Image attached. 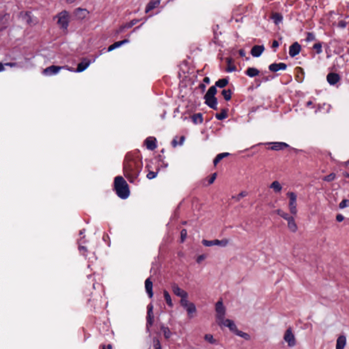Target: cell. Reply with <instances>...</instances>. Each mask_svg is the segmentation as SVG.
<instances>
[{
  "instance_id": "45",
  "label": "cell",
  "mask_w": 349,
  "mask_h": 349,
  "mask_svg": "<svg viewBox=\"0 0 349 349\" xmlns=\"http://www.w3.org/2000/svg\"><path fill=\"white\" fill-rule=\"evenodd\" d=\"M344 219H345V218H344L341 214H338V215L336 216V220L339 222H342L344 220Z\"/></svg>"
},
{
  "instance_id": "6",
  "label": "cell",
  "mask_w": 349,
  "mask_h": 349,
  "mask_svg": "<svg viewBox=\"0 0 349 349\" xmlns=\"http://www.w3.org/2000/svg\"><path fill=\"white\" fill-rule=\"evenodd\" d=\"M180 303L181 305L186 310L189 317H194L196 313V308L195 304L192 302H190V301L187 300V299H181Z\"/></svg>"
},
{
  "instance_id": "46",
  "label": "cell",
  "mask_w": 349,
  "mask_h": 349,
  "mask_svg": "<svg viewBox=\"0 0 349 349\" xmlns=\"http://www.w3.org/2000/svg\"><path fill=\"white\" fill-rule=\"evenodd\" d=\"M273 18L274 19H275V21L276 22H278V21H281V20H282V16L280 15V14H276L275 16H273Z\"/></svg>"
},
{
  "instance_id": "40",
  "label": "cell",
  "mask_w": 349,
  "mask_h": 349,
  "mask_svg": "<svg viewBox=\"0 0 349 349\" xmlns=\"http://www.w3.org/2000/svg\"><path fill=\"white\" fill-rule=\"evenodd\" d=\"M154 346L155 349H162L160 342L158 339H157L156 338L154 339Z\"/></svg>"
},
{
  "instance_id": "18",
  "label": "cell",
  "mask_w": 349,
  "mask_h": 349,
  "mask_svg": "<svg viewBox=\"0 0 349 349\" xmlns=\"http://www.w3.org/2000/svg\"><path fill=\"white\" fill-rule=\"evenodd\" d=\"M269 145H270V148H269L275 151L282 150V149H284L286 148V147H288L287 145L283 143H272L269 144Z\"/></svg>"
},
{
  "instance_id": "33",
  "label": "cell",
  "mask_w": 349,
  "mask_h": 349,
  "mask_svg": "<svg viewBox=\"0 0 349 349\" xmlns=\"http://www.w3.org/2000/svg\"><path fill=\"white\" fill-rule=\"evenodd\" d=\"M162 331H163V333L164 334V338L166 339H169L171 337V331L169 330V329L168 327H162Z\"/></svg>"
},
{
  "instance_id": "31",
  "label": "cell",
  "mask_w": 349,
  "mask_h": 349,
  "mask_svg": "<svg viewBox=\"0 0 349 349\" xmlns=\"http://www.w3.org/2000/svg\"><path fill=\"white\" fill-rule=\"evenodd\" d=\"M217 93V89L214 86H212L210 89H209L207 92V94L205 96V98H210V97H214Z\"/></svg>"
},
{
  "instance_id": "24",
  "label": "cell",
  "mask_w": 349,
  "mask_h": 349,
  "mask_svg": "<svg viewBox=\"0 0 349 349\" xmlns=\"http://www.w3.org/2000/svg\"><path fill=\"white\" fill-rule=\"evenodd\" d=\"M286 68V64H273L270 66V70L273 72H278L280 70H284Z\"/></svg>"
},
{
  "instance_id": "47",
  "label": "cell",
  "mask_w": 349,
  "mask_h": 349,
  "mask_svg": "<svg viewBox=\"0 0 349 349\" xmlns=\"http://www.w3.org/2000/svg\"><path fill=\"white\" fill-rule=\"evenodd\" d=\"M278 46V43L276 41H273V47H277Z\"/></svg>"
},
{
  "instance_id": "8",
  "label": "cell",
  "mask_w": 349,
  "mask_h": 349,
  "mask_svg": "<svg viewBox=\"0 0 349 349\" xmlns=\"http://www.w3.org/2000/svg\"><path fill=\"white\" fill-rule=\"evenodd\" d=\"M288 195L289 197V209H290L291 213L293 215L295 216L297 214V195L294 192H289Z\"/></svg>"
},
{
  "instance_id": "35",
  "label": "cell",
  "mask_w": 349,
  "mask_h": 349,
  "mask_svg": "<svg viewBox=\"0 0 349 349\" xmlns=\"http://www.w3.org/2000/svg\"><path fill=\"white\" fill-rule=\"evenodd\" d=\"M228 83V80H226L225 79H220L216 83V86L218 87H224L227 85Z\"/></svg>"
},
{
  "instance_id": "28",
  "label": "cell",
  "mask_w": 349,
  "mask_h": 349,
  "mask_svg": "<svg viewBox=\"0 0 349 349\" xmlns=\"http://www.w3.org/2000/svg\"><path fill=\"white\" fill-rule=\"evenodd\" d=\"M164 300H165V301L167 305L169 306H170V307H172L173 306V301H172V299L171 297V295H169V292L166 290L164 291Z\"/></svg>"
},
{
  "instance_id": "39",
  "label": "cell",
  "mask_w": 349,
  "mask_h": 349,
  "mask_svg": "<svg viewBox=\"0 0 349 349\" xmlns=\"http://www.w3.org/2000/svg\"><path fill=\"white\" fill-rule=\"evenodd\" d=\"M349 206V201L347 199H344V200L341 202L339 205V207L340 209H344L347 207Z\"/></svg>"
},
{
  "instance_id": "36",
  "label": "cell",
  "mask_w": 349,
  "mask_h": 349,
  "mask_svg": "<svg viewBox=\"0 0 349 349\" xmlns=\"http://www.w3.org/2000/svg\"><path fill=\"white\" fill-rule=\"evenodd\" d=\"M226 115H227V112H226L225 109H223V110L220 111V113H217L216 117L218 120H222V119L226 118Z\"/></svg>"
},
{
  "instance_id": "50",
  "label": "cell",
  "mask_w": 349,
  "mask_h": 349,
  "mask_svg": "<svg viewBox=\"0 0 349 349\" xmlns=\"http://www.w3.org/2000/svg\"><path fill=\"white\" fill-rule=\"evenodd\" d=\"M209 79L208 78H205V79H204V81L206 82V83H209Z\"/></svg>"
},
{
  "instance_id": "7",
  "label": "cell",
  "mask_w": 349,
  "mask_h": 349,
  "mask_svg": "<svg viewBox=\"0 0 349 349\" xmlns=\"http://www.w3.org/2000/svg\"><path fill=\"white\" fill-rule=\"evenodd\" d=\"M228 239H223L222 240H218V239H215V240H204L202 241V243L203 246L206 247H211V246H220V247H225L228 244Z\"/></svg>"
},
{
  "instance_id": "32",
  "label": "cell",
  "mask_w": 349,
  "mask_h": 349,
  "mask_svg": "<svg viewBox=\"0 0 349 349\" xmlns=\"http://www.w3.org/2000/svg\"><path fill=\"white\" fill-rule=\"evenodd\" d=\"M246 73L249 76L254 77V76H256L258 75V74H259V71L256 68H248V70H247Z\"/></svg>"
},
{
  "instance_id": "10",
  "label": "cell",
  "mask_w": 349,
  "mask_h": 349,
  "mask_svg": "<svg viewBox=\"0 0 349 349\" xmlns=\"http://www.w3.org/2000/svg\"><path fill=\"white\" fill-rule=\"evenodd\" d=\"M73 14L76 19L82 21L86 19L89 14V11L87 9L83 8H77L74 10Z\"/></svg>"
},
{
  "instance_id": "2",
  "label": "cell",
  "mask_w": 349,
  "mask_h": 349,
  "mask_svg": "<svg viewBox=\"0 0 349 349\" xmlns=\"http://www.w3.org/2000/svg\"><path fill=\"white\" fill-rule=\"evenodd\" d=\"M53 20L56 21L59 28L63 31H66L70 21V14L68 11L62 10L53 16Z\"/></svg>"
},
{
  "instance_id": "26",
  "label": "cell",
  "mask_w": 349,
  "mask_h": 349,
  "mask_svg": "<svg viewBox=\"0 0 349 349\" xmlns=\"http://www.w3.org/2000/svg\"><path fill=\"white\" fill-rule=\"evenodd\" d=\"M228 155H230V154H228V153H222V154H218V155L216 157L215 159H214V160H213V165L215 166H217V164H218L219 163H220V162L224 158H226V157L228 156Z\"/></svg>"
},
{
  "instance_id": "48",
  "label": "cell",
  "mask_w": 349,
  "mask_h": 349,
  "mask_svg": "<svg viewBox=\"0 0 349 349\" xmlns=\"http://www.w3.org/2000/svg\"><path fill=\"white\" fill-rule=\"evenodd\" d=\"M103 349H112V346L111 345H109L107 346V348H106V346H104V348Z\"/></svg>"
},
{
  "instance_id": "21",
  "label": "cell",
  "mask_w": 349,
  "mask_h": 349,
  "mask_svg": "<svg viewBox=\"0 0 349 349\" xmlns=\"http://www.w3.org/2000/svg\"><path fill=\"white\" fill-rule=\"evenodd\" d=\"M205 99V103L207 105L212 108L213 109H216L217 108V105H218V100L215 96L210 97V98H206Z\"/></svg>"
},
{
  "instance_id": "17",
  "label": "cell",
  "mask_w": 349,
  "mask_h": 349,
  "mask_svg": "<svg viewBox=\"0 0 349 349\" xmlns=\"http://www.w3.org/2000/svg\"><path fill=\"white\" fill-rule=\"evenodd\" d=\"M265 48L262 45H256L254 46L252 49L251 50V54L254 57H259L263 53Z\"/></svg>"
},
{
  "instance_id": "9",
  "label": "cell",
  "mask_w": 349,
  "mask_h": 349,
  "mask_svg": "<svg viewBox=\"0 0 349 349\" xmlns=\"http://www.w3.org/2000/svg\"><path fill=\"white\" fill-rule=\"evenodd\" d=\"M284 340H285L286 342L287 343V345L289 346H291V347H292V346H294L296 344L295 338V336H294L292 329L291 327L288 328V330L285 331V335H284Z\"/></svg>"
},
{
  "instance_id": "29",
  "label": "cell",
  "mask_w": 349,
  "mask_h": 349,
  "mask_svg": "<svg viewBox=\"0 0 349 349\" xmlns=\"http://www.w3.org/2000/svg\"><path fill=\"white\" fill-rule=\"evenodd\" d=\"M128 42V40H121V41H119V42H117L115 43H114L111 45L109 47V51H111L112 50H114L117 48H118V47L121 46V45H123L126 43V42Z\"/></svg>"
},
{
  "instance_id": "42",
  "label": "cell",
  "mask_w": 349,
  "mask_h": 349,
  "mask_svg": "<svg viewBox=\"0 0 349 349\" xmlns=\"http://www.w3.org/2000/svg\"><path fill=\"white\" fill-rule=\"evenodd\" d=\"M186 236H187L186 230L183 229V230L181 231V242H183V241L186 240Z\"/></svg>"
},
{
  "instance_id": "22",
  "label": "cell",
  "mask_w": 349,
  "mask_h": 349,
  "mask_svg": "<svg viewBox=\"0 0 349 349\" xmlns=\"http://www.w3.org/2000/svg\"><path fill=\"white\" fill-rule=\"evenodd\" d=\"M160 4V1H149L146 6L145 13H148V12L151 11L152 10H154V8H157V7L159 6Z\"/></svg>"
},
{
  "instance_id": "12",
  "label": "cell",
  "mask_w": 349,
  "mask_h": 349,
  "mask_svg": "<svg viewBox=\"0 0 349 349\" xmlns=\"http://www.w3.org/2000/svg\"><path fill=\"white\" fill-rule=\"evenodd\" d=\"M61 69V67L60 66H51L43 70H42V74H44L45 76H53L55 75V74H58Z\"/></svg>"
},
{
  "instance_id": "44",
  "label": "cell",
  "mask_w": 349,
  "mask_h": 349,
  "mask_svg": "<svg viewBox=\"0 0 349 349\" xmlns=\"http://www.w3.org/2000/svg\"><path fill=\"white\" fill-rule=\"evenodd\" d=\"M216 177H217V173H213V174H212V175H211V177H210V179H209V184H211V183H213V181H215V179H216Z\"/></svg>"
},
{
  "instance_id": "13",
  "label": "cell",
  "mask_w": 349,
  "mask_h": 349,
  "mask_svg": "<svg viewBox=\"0 0 349 349\" xmlns=\"http://www.w3.org/2000/svg\"><path fill=\"white\" fill-rule=\"evenodd\" d=\"M21 15L22 18H23V19H24L25 21L28 24L32 25L34 23V22L36 23V22L37 21L36 18L31 13V12H21Z\"/></svg>"
},
{
  "instance_id": "15",
  "label": "cell",
  "mask_w": 349,
  "mask_h": 349,
  "mask_svg": "<svg viewBox=\"0 0 349 349\" xmlns=\"http://www.w3.org/2000/svg\"><path fill=\"white\" fill-rule=\"evenodd\" d=\"M340 76L338 74L334 73V72L330 73L327 76V80L329 83L331 85H335L338 83L340 81Z\"/></svg>"
},
{
  "instance_id": "16",
  "label": "cell",
  "mask_w": 349,
  "mask_h": 349,
  "mask_svg": "<svg viewBox=\"0 0 349 349\" xmlns=\"http://www.w3.org/2000/svg\"><path fill=\"white\" fill-rule=\"evenodd\" d=\"M145 144L146 148L148 149H150V150H154V149H155L157 148L156 140L154 138H152V137L147 139L145 142Z\"/></svg>"
},
{
  "instance_id": "11",
  "label": "cell",
  "mask_w": 349,
  "mask_h": 349,
  "mask_svg": "<svg viewBox=\"0 0 349 349\" xmlns=\"http://www.w3.org/2000/svg\"><path fill=\"white\" fill-rule=\"evenodd\" d=\"M171 288L172 290H173V293L176 296L179 297H181V299H187L188 297V293H187L186 291L179 288V286L177 285L176 284H172Z\"/></svg>"
},
{
  "instance_id": "1",
  "label": "cell",
  "mask_w": 349,
  "mask_h": 349,
  "mask_svg": "<svg viewBox=\"0 0 349 349\" xmlns=\"http://www.w3.org/2000/svg\"><path fill=\"white\" fill-rule=\"evenodd\" d=\"M114 188L118 196L122 199H126L130 196L129 186L121 176L116 177L114 179Z\"/></svg>"
},
{
  "instance_id": "27",
  "label": "cell",
  "mask_w": 349,
  "mask_h": 349,
  "mask_svg": "<svg viewBox=\"0 0 349 349\" xmlns=\"http://www.w3.org/2000/svg\"><path fill=\"white\" fill-rule=\"evenodd\" d=\"M270 188L271 189H273L274 190V192H280L282 190V185L281 184L278 182L277 181H273V182L271 183V185L270 186Z\"/></svg>"
},
{
  "instance_id": "20",
  "label": "cell",
  "mask_w": 349,
  "mask_h": 349,
  "mask_svg": "<svg viewBox=\"0 0 349 349\" xmlns=\"http://www.w3.org/2000/svg\"><path fill=\"white\" fill-rule=\"evenodd\" d=\"M346 345V338L345 336H339L336 342V349H344Z\"/></svg>"
},
{
  "instance_id": "37",
  "label": "cell",
  "mask_w": 349,
  "mask_h": 349,
  "mask_svg": "<svg viewBox=\"0 0 349 349\" xmlns=\"http://www.w3.org/2000/svg\"><path fill=\"white\" fill-rule=\"evenodd\" d=\"M222 96L226 100H230L232 96V92L231 90H229V89H228V90H223L222 92Z\"/></svg>"
},
{
  "instance_id": "34",
  "label": "cell",
  "mask_w": 349,
  "mask_h": 349,
  "mask_svg": "<svg viewBox=\"0 0 349 349\" xmlns=\"http://www.w3.org/2000/svg\"><path fill=\"white\" fill-rule=\"evenodd\" d=\"M227 68H226V70L228 72H233L235 70V66L233 64V59H228L227 60Z\"/></svg>"
},
{
  "instance_id": "43",
  "label": "cell",
  "mask_w": 349,
  "mask_h": 349,
  "mask_svg": "<svg viewBox=\"0 0 349 349\" xmlns=\"http://www.w3.org/2000/svg\"><path fill=\"white\" fill-rule=\"evenodd\" d=\"M205 254H201V255H199L198 256L197 259H196V261H197V263H201L202 261H204V259H205Z\"/></svg>"
},
{
  "instance_id": "19",
  "label": "cell",
  "mask_w": 349,
  "mask_h": 349,
  "mask_svg": "<svg viewBox=\"0 0 349 349\" xmlns=\"http://www.w3.org/2000/svg\"><path fill=\"white\" fill-rule=\"evenodd\" d=\"M89 64H90V61H89L88 59H83L78 64V66H77L76 69L77 71L83 72L89 66Z\"/></svg>"
},
{
  "instance_id": "4",
  "label": "cell",
  "mask_w": 349,
  "mask_h": 349,
  "mask_svg": "<svg viewBox=\"0 0 349 349\" xmlns=\"http://www.w3.org/2000/svg\"><path fill=\"white\" fill-rule=\"evenodd\" d=\"M216 312V321L220 326H223L224 321H225V315H226V307L223 303V301L220 299L218 302L216 303L215 306Z\"/></svg>"
},
{
  "instance_id": "30",
  "label": "cell",
  "mask_w": 349,
  "mask_h": 349,
  "mask_svg": "<svg viewBox=\"0 0 349 349\" xmlns=\"http://www.w3.org/2000/svg\"><path fill=\"white\" fill-rule=\"evenodd\" d=\"M204 339H205V340L207 342L211 344V345H214V344H216L217 342L216 340L214 338L213 335H211V334H205V336H204Z\"/></svg>"
},
{
  "instance_id": "23",
  "label": "cell",
  "mask_w": 349,
  "mask_h": 349,
  "mask_svg": "<svg viewBox=\"0 0 349 349\" xmlns=\"http://www.w3.org/2000/svg\"><path fill=\"white\" fill-rule=\"evenodd\" d=\"M145 285L146 292L148 293V296L150 298L152 297V296H153V284H152L151 281L149 279L146 280Z\"/></svg>"
},
{
  "instance_id": "25",
  "label": "cell",
  "mask_w": 349,
  "mask_h": 349,
  "mask_svg": "<svg viewBox=\"0 0 349 349\" xmlns=\"http://www.w3.org/2000/svg\"><path fill=\"white\" fill-rule=\"evenodd\" d=\"M148 321L149 324V325H152L154 322V312H153V306L151 305L149 306L148 312Z\"/></svg>"
},
{
  "instance_id": "38",
  "label": "cell",
  "mask_w": 349,
  "mask_h": 349,
  "mask_svg": "<svg viewBox=\"0 0 349 349\" xmlns=\"http://www.w3.org/2000/svg\"><path fill=\"white\" fill-rule=\"evenodd\" d=\"M335 177H336V174L334 173H331L330 174H329V175L325 177H323V180L327 181V182H331V181H333L334 179H335Z\"/></svg>"
},
{
  "instance_id": "14",
  "label": "cell",
  "mask_w": 349,
  "mask_h": 349,
  "mask_svg": "<svg viewBox=\"0 0 349 349\" xmlns=\"http://www.w3.org/2000/svg\"><path fill=\"white\" fill-rule=\"evenodd\" d=\"M300 51L301 46L297 43V42H295V43H294L290 46V49H289V54H290L291 56L295 57L300 53Z\"/></svg>"
},
{
  "instance_id": "41",
  "label": "cell",
  "mask_w": 349,
  "mask_h": 349,
  "mask_svg": "<svg viewBox=\"0 0 349 349\" xmlns=\"http://www.w3.org/2000/svg\"><path fill=\"white\" fill-rule=\"evenodd\" d=\"M192 119H193V121L194 122V123H196V124L198 123L197 121L198 120V119H200V120H201V121L203 120V118H202L201 114H196V115H195L193 116Z\"/></svg>"
},
{
  "instance_id": "49",
  "label": "cell",
  "mask_w": 349,
  "mask_h": 349,
  "mask_svg": "<svg viewBox=\"0 0 349 349\" xmlns=\"http://www.w3.org/2000/svg\"><path fill=\"white\" fill-rule=\"evenodd\" d=\"M76 1H66V3L68 4H74L75 3Z\"/></svg>"
},
{
  "instance_id": "3",
  "label": "cell",
  "mask_w": 349,
  "mask_h": 349,
  "mask_svg": "<svg viewBox=\"0 0 349 349\" xmlns=\"http://www.w3.org/2000/svg\"><path fill=\"white\" fill-rule=\"evenodd\" d=\"M223 326L226 327H227L229 330V331H230L231 333H233L234 335L239 336V337H240L243 339H245V340H250V338H251L250 336L248 333L243 332V331H241V330H239V329L237 327L235 323L233 321L230 320V319H226L225 321H224V323Z\"/></svg>"
},
{
  "instance_id": "5",
  "label": "cell",
  "mask_w": 349,
  "mask_h": 349,
  "mask_svg": "<svg viewBox=\"0 0 349 349\" xmlns=\"http://www.w3.org/2000/svg\"><path fill=\"white\" fill-rule=\"evenodd\" d=\"M277 213L280 217L287 221L288 227L291 232H293V233L297 232V225L295 219H294L292 216H290L289 214L286 213L285 211L280 210V209L277 211Z\"/></svg>"
}]
</instances>
